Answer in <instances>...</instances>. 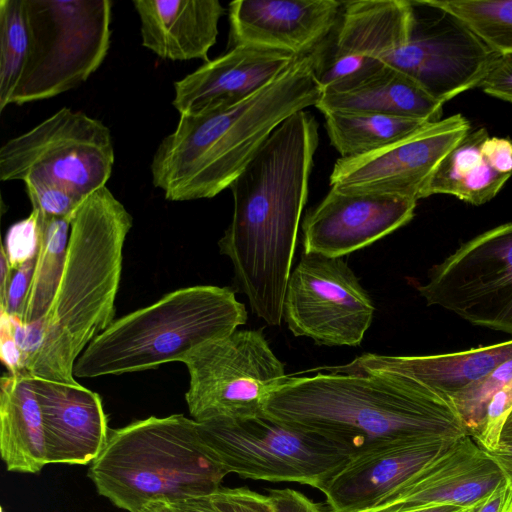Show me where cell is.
<instances>
[{
  "label": "cell",
  "mask_w": 512,
  "mask_h": 512,
  "mask_svg": "<svg viewBox=\"0 0 512 512\" xmlns=\"http://www.w3.org/2000/svg\"><path fill=\"white\" fill-rule=\"evenodd\" d=\"M318 123L306 110L283 121L231 183L232 220L218 242L230 258L238 290L272 326L283 304L308 196Z\"/></svg>",
  "instance_id": "6da1fadb"
},
{
  "label": "cell",
  "mask_w": 512,
  "mask_h": 512,
  "mask_svg": "<svg viewBox=\"0 0 512 512\" xmlns=\"http://www.w3.org/2000/svg\"><path fill=\"white\" fill-rule=\"evenodd\" d=\"M325 370L286 377L264 413L321 434L352 457L396 444L467 436L453 404L411 378L347 364Z\"/></svg>",
  "instance_id": "7a4b0ae2"
},
{
  "label": "cell",
  "mask_w": 512,
  "mask_h": 512,
  "mask_svg": "<svg viewBox=\"0 0 512 512\" xmlns=\"http://www.w3.org/2000/svg\"><path fill=\"white\" fill-rule=\"evenodd\" d=\"M322 95L310 52L235 105L180 115L175 130L162 139L153 155V185L169 201L216 196L230 187L283 121L315 107Z\"/></svg>",
  "instance_id": "3957f363"
},
{
  "label": "cell",
  "mask_w": 512,
  "mask_h": 512,
  "mask_svg": "<svg viewBox=\"0 0 512 512\" xmlns=\"http://www.w3.org/2000/svg\"><path fill=\"white\" fill-rule=\"evenodd\" d=\"M133 219L106 187L87 196L74 214L63 272L52 303L39 319L42 341L28 362L32 378L78 385L74 366L115 316L123 247Z\"/></svg>",
  "instance_id": "277c9868"
},
{
  "label": "cell",
  "mask_w": 512,
  "mask_h": 512,
  "mask_svg": "<svg viewBox=\"0 0 512 512\" xmlns=\"http://www.w3.org/2000/svg\"><path fill=\"white\" fill-rule=\"evenodd\" d=\"M226 475L204 446L197 422L183 414L150 416L111 430L88 470L98 494L128 512L212 495Z\"/></svg>",
  "instance_id": "5b68a950"
},
{
  "label": "cell",
  "mask_w": 512,
  "mask_h": 512,
  "mask_svg": "<svg viewBox=\"0 0 512 512\" xmlns=\"http://www.w3.org/2000/svg\"><path fill=\"white\" fill-rule=\"evenodd\" d=\"M245 305L229 287L194 285L114 320L81 353L75 378L121 375L183 362L201 345L246 323Z\"/></svg>",
  "instance_id": "8992f818"
},
{
  "label": "cell",
  "mask_w": 512,
  "mask_h": 512,
  "mask_svg": "<svg viewBox=\"0 0 512 512\" xmlns=\"http://www.w3.org/2000/svg\"><path fill=\"white\" fill-rule=\"evenodd\" d=\"M199 436L224 470L241 478L295 482L318 490L349 462L333 440L268 415L197 422Z\"/></svg>",
  "instance_id": "52a82bcc"
},
{
  "label": "cell",
  "mask_w": 512,
  "mask_h": 512,
  "mask_svg": "<svg viewBox=\"0 0 512 512\" xmlns=\"http://www.w3.org/2000/svg\"><path fill=\"white\" fill-rule=\"evenodd\" d=\"M30 52L11 104L49 99L96 72L111 39L109 0H25ZM10 104V105H11Z\"/></svg>",
  "instance_id": "ba28073f"
},
{
  "label": "cell",
  "mask_w": 512,
  "mask_h": 512,
  "mask_svg": "<svg viewBox=\"0 0 512 512\" xmlns=\"http://www.w3.org/2000/svg\"><path fill=\"white\" fill-rule=\"evenodd\" d=\"M182 363L189 373L185 400L199 423L264 414L270 394L287 377L262 330L237 329L201 345Z\"/></svg>",
  "instance_id": "9c48e42d"
},
{
  "label": "cell",
  "mask_w": 512,
  "mask_h": 512,
  "mask_svg": "<svg viewBox=\"0 0 512 512\" xmlns=\"http://www.w3.org/2000/svg\"><path fill=\"white\" fill-rule=\"evenodd\" d=\"M109 128L63 107L0 148V180L42 178L86 198L106 186L114 164Z\"/></svg>",
  "instance_id": "30bf717a"
},
{
  "label": "cell",
  "mask_w": 512,
  "mask_h": 512,
  "mask_svg": "<svg viewBox=\"0 0 512 512\" xmlns=\"http://www.w3.org/2000/svg\"><path fill=\"white\" fill-rule=\"evenodd\" d=\"M418 291L428 305L512 335V222L463 244Z\"/></svg>",
  "instance_id": "8fae6325"
},
{
  "label": "cell",
  "mask_w": 512,
  "mask_h": 512,
  "mask_svg": "<svg viewBox=\"0 0 512 512\" xmlns=\"http://www.w3.org/2000/svg\"><path fill=\"white\" fill-rule=\"evenodd\" d=\"M375 307L342 257L303 252L291 272L283 318L294 336L318 345L358 346Z\"/></svg>",
  "instance_id": "7c38bea8"
},
{
  "label": "cell",
  "mask_w": 512,
  "mask_h": 512,
  "mask_svg": "<svg viewBox=\"0 0 512 512\" xmlns=\"http://www.w3.org/2000/svg\"><path fill=\"white\" fill-rule=\"evenodd\" d=\"M411 2L414 15L408 39L386 55L384 63L443 104L479 87L498 53L449 12L421 0L424 16Z\"/></svg>",
  "instance_id": "4fadbf2b"
},
{
  "label": "cell",
  "mask_w": 512,
  "mask_h": 512,
  "mask_svg": "<svg viewBox=\"0 0 512 512\" xmlns=\"http://www.w3.org/2000/svg\"><path fill=\"white\" fill-rule=\"evenodd\" d=\"M410 0L343 1L330 33L312 51L323 92L352 89L384 66V58L408 39Z\"/></svg>",
  "instance_id": "5bb4252c"
},
{
  "label": "cell",
  "mask_w": 512,
  "mask_h": 512,
  "mask_svg": "<svg viewBox=\"0 0 512 512\" xmlns=\"http://www.w3.org/2000/svg\"><path fill=\"white\" fill-rule=\"evenodd\" d=\"M471 130L461 114L430 123L373 153L340 157L330 186L343 192L399 195L415 200L444 156Z\"/></svg>",
  "instance_id": "9a60e30c"
},
{
  "label": "cell",
  "mask_w": 512,
  "mask_h": 512,
  "mask_svg": "<svg viewBox=\"0 0 512 512\" xmlns=\"http://www.w3.org/2000/svg\"><path fill=\"white\" fill-rule=\"evenodd\" d=\"M417 200L332 188L302 222L304 252L343 257L407 224Z\"/></svg>",
  "instance_id": "2e32d148"
},
{
  "label": "cell",
  "mask_w": 512,
  "mask_h": 512,
  "mask_svg": "<svg viewBox=\"0 0 512 512\" xmlns=\"http://www.w3.org/2000/svg\"><path fill=\"white\" fill-rule=\"evenodd\" d=\"M298 57L288 51L257 45L231 47L176 81L172 104L180 115L235 105L273 82Z\"/></svg>",
  "instance_id": "e0dca14e"
},
{
  "label": "cell",
  "mask_w": 512,
  "mask_h": 512,
  "mask_svg": "<svg viewBox=\"0 0 512 512\" xmlns=\"http://www.w3.org/2000/svg\"><path fill=\"white\" fill-rule=\"evenodd\" d=\"M508 482L495 460L463 436L408 484L367 512H401L432 506L469 508Z\"/></svg>",
  "instance_id": "ac0fdd59"
},
{
  "label": "cell",
  "mask_w": 512,
  "mask_h": 512,
  "mask_svg": "<svg viewBox=\"0 0 512 512\" xmlns=\"http://www.w3.org/2000/svg\"><path fill=\"white\" fill-rule=\"evenodd\" d=\"M457 440L396 444L352 457L321 492L332 512H367L442 457Z\"/></svg>",
  "instance_id": "d6986e66"
},
{
  "label": "cell",
  "mask_w": 512,
  "mask_h": 512,
  "mask_svg": "<svg viewBox=\"0 0 512 512\" xmlns=\"http://www.w3.org/2000/svg\"><path fill=\"white\" fill-rule=\"evenodd\" d=\"M343 1L237 0L229 4L231 47L250 44L301 56L330 33Z\"/></svg>",
  "instance_id": "ffe728a7"
},
{
  "label": "cell",
  "mask_w": 512,
  "mask_h": 512,
  "mask_svg": "<svg viewBox=\"0 0 512 512\" xmlns=\"http://www.w3.org/2000/svg\"><path fill=\"white\" fill-rule=\"evenodd\" d=\"M30 382L42 412L48 464H91L110 433L99 394L81 384Z\"/></svg>",
  "instance_id": "44dd1931"
},
{
  "label": "cell",
  "mask_w": 512,
  "mask_h": 512,
  "mask_svg": "<svg viewBox=\"0 0 512 512\" xmlns=\"http://www.w3.org/2000/svg\"><path fill=\"white\" fill-rule=\"evenodd\" d=\"M133 5L145 48L163 59L209 61L224 14L218 0H134Z\"/></svg>",
  "instance_id": "7402d4cb"
},
{
  "label": "cell",
  "mask_w": 512,
  "mask_h": 512,
  "mask_svg": "<svg viewBox=\"0 0 512 512\" xmlns=\"http://www.w3.org/2000/svg\"><path fill=\"white\" fill-rule=\"evenodd\" d=\"M511 357L512 340H508L439 355L387 356L365 353L347 365L406 376L452 403L455 397Z\"/></svg>",
  "instance_id": "603a6c76"
},
{
  "label": "cell",
  "mask_w": 512,
  "mask_h": 512,
  "mask_svg": "<svg viewBox=\"0 0 512 512\" xmlns=\"http://www.w3.org/2000/svg\"><path fill=\"white\" fill-rule=\"evenodd\" d=\"M443 103L406 74L385 66L360 85L345 91L323 92L316 108L330 112L375 113L435 123Z\"/></svg>",
  "instance_id": "cb8c5ba5"
},
{
  "label": "cell",
  "mask_w": 512,
  "mask_h": 512,
  "mask_svg": "<svg viewBox=\"0 0 512 512\" xmlns=\"http://www.w3.org/2000/svg\"><path fill=\"white\" fill-rule=\"evenodd\" d=\"M0 453L11 472L34 474L48 464L41 408L25 374L0 379Z\"/></svg>",
  "instance_id": "d4e9b609"
},
{
  "label": "cell",
  "mask_w": 512,
  "mask_h": 512,
  "mask_svg": "<svg viewBox=\"0 0 512 512\" xmlns=\"http://www.w3.org/2000/svg\"><path fill=\"white\" fill-rule=\"evenodd\" d=\"M488 137L485 128L470 130L438 164L420 199L449 194L481 205L494 198L510 176L499 173L484 154L483 143Z\"/></svg>",
  "instance_id": "484cf974"
},
{
  "label": "cell",
  "mask_w": 512,
  "mask_h": 512,
  "mask_svg": "<svg viewBox=\"0 0 512 512\" xmlns=\"http://www.w3.org/2000/svg\"><path fill=\"white\" fill-rule=\"evenodd\" d=\"M324 117L331 145L342 158L364 156L381 150L430 124L375 113L330 112Z\"/></svg>",
  "instance_id": "4316f807"
},
{
  "label": "cell",
  "mask_w": 512,
  "mask_h": 512,
  "mask_svg": "<svg viewBox=\"0 0 512 512\" xmlns=\"http://www.w3.org/2000/svg\"><path fill=\"white\" fill-rule=\"evenodd\" d=\"M38 217L40 241L21 318L25 325L43 318L52 303L63 272L71 227L67 218L39 212Z\"/></svg>",
  "instance_id": "83f0119b"
},
{
  "label": "cell",
  "mask_w": 512,
  "mask_h": 512,
  "mask_svg": "<svg viewBox=\"0 0 512 512\" xmlns=\"http://www.w3.org/2000/svg\"><path fill=\"white\" fill-rule=\"evenodd\" d=\"M30 52L25 0L0 1V111L11 104Z\"/></svg>",
  "instance_id": "f1b7e54d"
},
{
  "label": "cell",
  "mask_w": 512,
  "mask_h": 512,
  "mask_svg": "<svg viewBox=\"0 0 512 512\" xmlns=\"http://www.w3.org/2000/svg\"><path fill=\"white\" fill-rule=\"evenodd\" d=\"M462 21L490 49L512 53V0H426Z\"/></svg>",
  "instance_id": "f546056e"
},
{
  "label": "cell",
  "mask_w": 512,
  "mask_h": 512,
  "mask_svg": "<svg viewBox=\"0 0 512 512\" xmlns=\"http://www.w3.org/2000/svg\"><path fill=\"white\" fill-rule=\"evenodd\" d=\"M511 380L512 357L452 400L466 435L474 441L482 430L491 399Z\"/></svg>",
  "instance_id": "4dcf8cb0"
},
{
  "label": "cell",
  "mask_w": 512,
  "mask_h": 512,
  "mask_svg": "<svg viewBox=\"0 0 512 512\" xmlns=\"http://www.w3.org/2000/svg\"><path fill=\"white\" fill-rule=\"evenodd\" d=\"M32 209L55 218H72L85 198L69 188L42 178L24 181Z\"/></svg>",
  "instance_id": "1f68e13d"
},
{
  "label": "cell",
  "mask_w": 512,
  "mask_h": 512,
  "mask_svg": "<svg viewBox=\"0 0 512 512\" xmlns=\"http://www.w3.org/2000/svg\"><path fill=\"white\" fill-rule=\"evenodd\" d=\"M39 217L36 210L24 219L12 224L7 230L1 250L15 271L26 262L35 259L39 249Z\"/></svg>",
  "instance_id": "d6a6232c"
},
{
  "label": "cell",
  "mask_w": 512,
  "mask_h": 512,
  "mask_svg": "<svg viewBox=\"0 0 512 512\" xmlns=\"http://www.w3.org/2000/svg\"><path fill=\"white\" fill-rule=\"evenodd\" d=\"M512 411V380L491 399L482 430L475 442L485 451L494 450L500 440L503 426Z\"/></svg>",
  "instance_id": "836d02e7"
},
{
  "label": "cell",
  "mask_w": 512,
  "mask_h": 512,
  "mask_svg": "<svg viewBox=\"0 0 512 512\" xmlns=\"http://www.w3.org/2000/svg\"><path fill=\"white\" fill-rule=\"evenodd\" d=\"M210 498L218 512H274L268 496L246 487L220 488Z\"/></svg>",
  "instance_id": "e575fe53"
},
{
  "label": "cell",
  "mask_w": 512,
  "mask_h": 512,
  "mask_svg": "<svg viewBox=\"0 0 512 512\" xmlns=\"http://www.w3.org/2000/svg\"><path fill=\"white\" fill-rule=\"evenodd\" d=\"M478 88L512 103V53L498 54Z\"/></svg>",
  "instance_id": "d590c367"
},
{
  "label": "cell",
  "mask_w": 512,
  "mask_h": 512,
  "mask_svg": "<svg viewBox=\"0 0 512 512\" xmlns=\"http://www.w3.org/2000/svg\"><path fill=\"white\" fill-rule=\"evenodd\" d=\"M35 259L26 262L14 271L8 288L6 302L4 306L0 307V311L20 319L22 318Z\"/></svg>",
  "instance_id": "8d00e7d4"
},
{
  "label": "cell",
  "mask_w": 512,
  "mask_h": 512,
  "mask_svg": "<svg viewBox=\"0 0 512 512\" xmlns=\"http://www.w3.org/2000/svg\"><path fill=\"white\" fill-rule=\"evenodd\" d=\"M267 496L274 512H332L326 502H314L290 488L270 489Z\"/></svg>",
  "instance_id": "74e56055"
},
{
  "label": "cell",
  "mask_w": 512,
  "mask_h": 512,
  "mask_svg": "<svg viewBox=\"0 0 512 512\" xmlns=\"http://www.w3.org/2000/svg\"><path fill=\"white\" fill-rule=\"evenodd\" d=\"M0 357L11 374H25V358L15 341L7 313L0 311Z\"/></svg>",
  "instance_id": "f35d334b"
},
{
  "label": "cell",
  "mask_w": 512,
  "mask_h": 512,
  "mask_svg": "<svg viewBox=\"0 0 512 512\" xmlns=\"http://www.w3.org/2000/svg\"><path fill=\"white\" fill-rule=\"evenodd\" d=\"M483 152L499 173L512 176L511 139L489 136L483 143Z\"/></svg>",
  "instance_id": "ab89813d"
},
{
  "label": "cell",
  "mask_w": 512,
  "mask_h": 512,
  "mask_svg": "<svg viewBox=\"0 0 512 512\" xmlns=\"http://www.w3.org/2000/svg\"><path fill=\"white\" fill-rule=\"evenodd\" d=\"M465 512H512V486L509 481L478 501Z\"/></svg>",
  "instance_id": "60d3db41"
},
{
  "label": "cell",
  "mask_w": 512,
  "mask_h": 512,
  "mask_svg": "<svg viewBox=\"0 0 512 512\" xmlns=\"http://www.w3.org/2000/svg\"><path fill=\"white\" fill-rule=\"evenodd\" d=\"M487 452L499 465L512 486V436L500 438L497 447Z\"/></svg>",
  "instance_id": "b9f144b4"
},
{
  "label": "cell",
  "mask_w": 512,
  "mask_h": 512,
  "mask_svg": "<svg viewBox=\"0 0 512 512\" xmlns=\"http://www.w3.org/2000/svg\"><path fill=\"white\" fill-rule=\"evenodd\" d=\"M167 504L173 512H218L213 506L210 495Z\"/></svg>",
  "instance_id": "7bdbcfd3"
},
{
  "label": "cell",
  "mask_w": 512,
  "mask_h": 512,
  "mask_svg": "<svg viewBox=\"0 0 512 512\" xmlns=\"http://www.w3.org/2000/svg\"><path fill=\"white\" fill-rule=\"evenodd\" d=\"M14 270L8 263L5 253L1 250L0 259V307L4 306L7 298L8 288L13 276Z\"/></svg>",
  "instance_id": "ee69618b"
},
{
  "label": "cell",
  "mask_w": 512,
  "mask_h": 512,
  "mask_svg": "<svg viewBox=\"0 0 512 512\" xmlns=\"http://www.w3.org/2000/svg\"><path fill=\"white\" fill-rule=\"evenodd\" d=\"M467 508L454 506V505H441V506H432L414 510H407L401 512H465Z\"/></svg>",
  "instance_id": "f6af8a7d"
},
{
  "label": "cell",
  "mask_w": 512,
  "mask_h": 512,
  "mask_svg": "<svg viewBox=\"0 0 512 512\" xmlns=\"http://www.w3.org/2000/svg\"><path fill=\"white\" fill-rule=\"evenodd\" d=\"M139 512H173L165 502H153L145 506Z\"/></svg>",
  "instance_id": "bcb514c9"
},
{
  "label": "cell",
  "mask_w": 512,
  "mask_h": 512,
  "mask_svg": "<svg viewBox=\"0 0 512 512\" xmlns=\"http://www.w3.org/2000/svg\"><path fill=\"white\" fill-rule=\"evenodd\" d=\"M512 436V411L510 412L504 426L502 429L501 437H510Z\"/></svg>",
  "instance_id": "7dc6e473"
}]
</instances>
